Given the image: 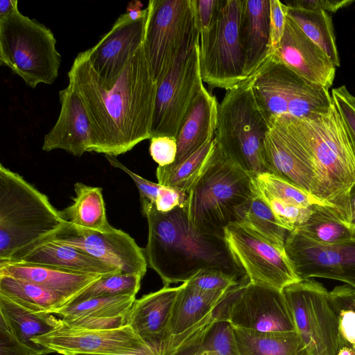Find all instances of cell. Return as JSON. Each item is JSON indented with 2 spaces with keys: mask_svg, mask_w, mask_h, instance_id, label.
Masks as SVG:
<instances>
[{
  "mask_svg": "<svg viewBox=\"0 0 355 355\" xmlns=\"http://www.w3.org/2000/svg\"><path fill=\"white\" fill-rule=\"evenodd\" d=\"M68 78L90 120V152L116 157L151 138L157 84L151 75L143 44L108 87L93 69L86 51L77 55Z\"/></svg>",
  "mask_w": 355,
  "mask_h": 355,
  "instance_id": "6da1fadb",
  "label": "cell"
},
{
  "mask_svg": "<svg viewBox=\"0 0 355 355\" xmlns=\"http://www.w3.org/2000/svg\"><path fill=\"white\" fill-rule=\"evenodd\" d=\"M148 227L144 249L148 266L164 285L186 282L199 271L220 269L239 279L244 272L232 257L223 238L200 234L191 226L185 207L168 212L155 207L145 211Z\"/></svg>",
  "mask_w": 355,
  "mask_h": 355,
  "instance_id": "7a4b0ae2",
  "label": "cell"
},
{
  "mask_svg": "<svg viewBox=\"0 0 355 355\" xmlns=\"http://www.w3.org/2000/svg\"><path fill=\"white\" fill-rule=\"evenodd\" d=\"M286 116L312 163L313 196L345 220L349 193L355 185V148L334 101L328 111L312 119Z\"/></svg>",
  "mask_w": 355,
  "mask_h": 355,
  "instance_id": "3957f363",
  "label": "cell"
},
{
  "mask_svg": "<svg viewBox=\"0 0 355 355\" xmlns=\"http://www.w3.org/2000/svg\"><path fill=\"white\" fill-rule=\"evenodd\" d=\"M69 224L48 197L0 164V261H15Z\"/></svg>",
  "mask_w": 355,
  "mask_h": 355,
  "instance_id": "277c9868",
  "label": "cell"
},
{
  "mask_svg": "<svg viewBox=\"0 0 355 355\" xmlns=\"http://www.w3.org/2000/svg\"><path fill=\"white\" fill-rule=\"evenodd\" d=\"M252 196V175L229 159L216 144L188 193L185 209L197 232L224 239L225 228L240 221Z\"/></svg>",
  "mask_w": 355,
  "mask_h": 355,
  "instance_id": "5b68a950",
  "label": "cell"
},
{
  "mask_svg": "<svg viewBox=\"0 0 355 355\" xmlns=\"http://www.w3.org/2000/svg\"><path fill=\"white\" fill-rule=\"evenodd\" d=\"M252 76L226 89L218 104L215 139L231 160L251 175L266 172L264 141L268 123L254 97Z\"/></svg>",
  "mask_w": 355,
  "mask_h": 355,
  "instance_id": "8992f818",
  "label": "cell"
},
{
  "mask_svg": "<svg viewBox=\"0 0 355 355\" xmlns=\"http://www.w3.org/2000/svg\"><path fill=\"white\" fill-rule=\"evenodd\" d=\"M50 28L23 15L17 7L0 19V64L26 85H51L58 76L61 55Z\"/></svg>",
  "mask_w": 355,
  "mask_h": 355,
  "instance_id": "52a82bcc",
  "label": "cell"
},
{
  "mask_svg": "<svg viewBox=\"0 0 355 355\" xmlns=\"http://www.w3.org/2000/svg\"><path fill=\"white\" fill-rule=\"evenodd\" d=\"M256 101L268 123L279 116L312 119L329 110V89L300 77L271 55L252 76Z\"/></svg>",
  "mask_w": 355,
  "mask_h": 355,
  "instance_id": "ba28073f",
  "label": "cell"
},
{
  "mask_svg": "<svg viewBox=\"0 0 355 355\" xmlns=\"http://www.w3.org/2000/svg\"><path fill=\"white\" fill-rule=\"evenodd\" d=\"M282 293L300 338L298 355H337L347 345L339 332L338 313L329 291L322 284L301 279Z\"/></svg>",
  "mask_w": 355,
  "mask_h": 355,
  "instance_id": "9c48e42d",
  "label": "cell"
},
{
  "mask_svg": "<svg viewBox=\"0 0 355 355\" xmlns=\"http://www.w3.org/2000/svg\"><path fill=\"white\" fill-rule=\"evenodd\" d=\"M146 8L143 45L151 75L158 84L199 30L193 0H150Z\"/></svg>",
  "mask_w": 355,
  "mask_h": 355,
  "instance_id": "30bf717a",
  "label": "cell"
},
{
  "mask_svg": "<svg viewBox=\"0 0 355 355\" xmlns=\"http://www.w3.org/2000/svg\"><path fill=\"white\" fill-rule=\"evenodd\" d=\"M242 0H221L210 27L200 33L202 80L213 87L228 89L248 78L239 40Z\"/></svg>",
  "mask_w": 355,
  "mask_h": 355,
  "instance_id": "8fae6325",
  "label": "cell"
},
{
  "mask_svg": "<svg viewBox=\"0 0 355 355\" xmlns=\"http://www.w3.org/2000/svg\"><path fill=\"white\" fill-rule=\"evenodd\" d=\"M200 68V33L184 46L157 84L150 136L175 137L194 99L204 87Z\"/></svg>",
  "mask_w": 355,
  "mask_h": 355,
  "instance_id": "7c38bea8",
  "label": "cell"
},
{
  "mask_svg": "<svg viewBox=\"0 0 355 355\" xmlns=\"http://www.w3.org/2000/svg\"><path fill=\"white\" fill-rule=\"evenodd\" d=\"M215 313L234 328L260 332H296L282 291L244 279L230 289Z\"/></svg>",
  "mask_w": 355,
  "mask_h": 355,
  "instance_id": "4fadbf2b",
  "label": "cell"
},
{
  "mask_svg": "<svg viewBox=\"0 0 355 355\" xmlns=\"http://www.w3.org/2000/svg\"><path fill=\"white\" fill-rule=\"evenodd\" d=\"M224 240L250 282L282 291L301 280L284 248L271 243L245 225L234 223L227 225Z\"/></svg>",
  "mask_w": 355,
  "mask_h": 355,
  "instance_id": "5bb4252c",
  "label": "cell"
},
{
  "mask_svg": "<svg viewBox=\"0 0 355 355\" xmlns=\"http://www.w3.org/2000/svg\"><path fill=\"white\" fill-rule=\"evenodd\" d=\"M284 250L300 279L320 277L355 286V239L322 244L294 230L288 232Z\"/></svg>",
  "mask_w": 355,
  "mask_h": 355,
  "instance_id": "9a60e30c",
  "label": "cell"
},
{
  "mask_svg": "<svg viewBox=\"0 0 355 355\" xmlns=\"http://www.w3.org/2000/svg\"><path fill=\"white\" fill-rule=\"evenodd\" d=\"M33 342L62 355H156L129 325L107 330H76L62 321L58 327L35 338Z\"/></svg>",
  "mask_w": 355,
  "mask_h": 355,
  "instance_id": "2e32d148",
  "label": "cell"
},
{
  "mask_svg": "<svg viewBox=\"0 0 355 355\" xmlns=\"http://www.w3.org/2000/svg\"><path fill=\"white\" fill-rule=\"evenodd\" d=\"M54 240L83 250L122 273L143 278L146 272L148 264L144 249L128 234L112 226L95 231L69 223Z\"/></svg>",
  "mask_w": 355,
  "mask_h": 355,
  "instance_id": "e0dca14e",
  "label": "cell"
},
{
  "mask_svg": "<svg viewBox=\"0 0 355 355\" xmlns=\"http://www.w3.org/2000/svg\"><path fill=\"white\" fill-rule=\"evenodd\" d=\"M228 291H205L182 283L173 304L163 355H178L191 347L213 320Z\"/></svg>",
  "mask_w": 355,
  "mask_h": 355,
  "instance_id": "ac0fdd59",
  "label": "cell"
},
{
  "mask_svg": "<svg viewBox=\"0 0 355 355\" xmlns=\"http://www.w3.org/2000/svg\"><path fill=\"white\" fill-rule=\"evenodd\" d=\"M264 141L266 172L273 173L313 196L315 172L309 155L286 116L269 123Z\"/></svg>",
  "mask_w": 355,
  "mask_h": 355,
  "instance_id": "d6986e66",
  "label": "cell"
},
{
  "mask_svg": "<svg viewBox=\"0 0 355 355\" xmlns=\"http://www.w3.org/2000/svg\"><path fill=\"white\" fill-rule=\"evenodd\" d=\"M146 14L132 20L125 12L92 48L86 50L88 59L103 84L112 85L130 60L144 43Z\"/></svg>",
  "mask_w": 355,
  "mask_h": 355,
  "instance_id": "ffe728a7",
  "label": "cell"
},
{
  "mask_svg": "<svg viewBox=\"0 0 355 355\" xmlns=\"http://www.w3.org/2000/svg\"><path fill=\"white\" fill-rule=\"evenodd\" d=\"M271 55L310 83L328 89L333 85L336 67L288 15L279 47Z\"/></svg>",
  "mask_w": 355,
  "mask_h": 355,
  "instance_id": "44dd1931",
  "label": "cell"
},
{
  "mask_svg": "<svg viewBox=\"0 0 355 355\" xmlns=\"http://www.w3.org/2000/svg\"><path fill=\"white\" fill-rule=\"evenodd\" d=\"M61 110L58 120L44 136L42 149H62L80 157L90 152L92 130L84 103L71 83L59 92Z\"/></svg>",
  "mask_w": 355,
  "mask_h": 355,
  "instance_id": "7402d4cb",
  "label": "cell"
},
{
  "mask_svg": "<svg viewBox=\"0 0 355 355\" xmlns=\"http://www.w3.org/2000/svg\"><path fill=\"white\" fill-rule=\"evenodd\" d=\"M182 287L164 285L135 300L126 313L127 324L156 355H163L173 304Z\"/></svg>",
  "mask_w": 355,
  "mask_h": 355,
  "instance_id": "603a6c76",
  "label": "cell"
},
{
  "mask_svg": "<svg viewBox=\"0 0 355 355\" xmlns=\"http://www.w3.org/2000/svg\"><path fill=\"white\" fill-rule=\"evenodd\" d=\"M239 30L249 78L270 56V0H242Z\"/></svg>",
  "mask_w": 355,
  "mask_h": 355,
  "instance_id": "cb8c5ba5",
  "label": "cell"
},
{
  "mask_svg": "<svg viewBox=\"0 0 355 355\" xmlns=\"http://www.w3.org/2000/svg\"><path fill=\"white\" fill-rule=\"evenodd\" d=\"M218 103L215 96L202 87L189 107L175 137L178 152L175 166L188 159L214 137Z\"/></svg>",
  "mask_w": 355,
  "mask_h": 355,
  "instance_id": "d4e9b609",
  "label": "cell"
},
{
  "mask_svg": "<svg viewBox=\"0 0 355 355\" xmlns=\"http://www.w3.org/2000/svg\"><path fill=\"white\" fill-rule=\"evenodd\" d=\"M0 275L11 276L39 285L64 297L67 300V305L102 277L14 261H0Z\"/></svg>",
  "mask_w": 355,
  "mask_h": 355,
  "instance_id": "484cf974",
  "label": "cell"
},
{
  "mask_svg": "<svg viewBox=\"0 0 355 355\" xmlns=\"http://www.w3.org/2000/svg\"><path fill=\"white\" fill-rule=\"evenodd\" d=\"M14 261L47 266L90 275L106 276L121 272L83 250L54 239L38 245Z\"/></svg>",
  "mask_w": 355,
  "mask_h": 355,
  "instance_id": "4316f807",
  "label": "cell"
},
{
  "mask_svg": "<svg viewBox=\"0 0 355 355\" xmlns=\"http://www.w3.org/2000/svg\"><path fill=\"white\" fill-rule=\"evenodd\" d=\"M0 318L21 342L33 348L52 353L45 347L34 343L33 339L58 327L62 319L52 314L33 312L1 295Z\"/></svg>",
  "mask_w": 355,
  "mask_h": 355,
  "instance_id": "83f0119b",
  "label": "cell"
},
{
  "mask_svg": "<svg viewBox=\"0 0 355 355\" xmlns=\"http://www.w3.org/2000/svg\"><path fill=\"white\" fill-rule=\"evenodd\" d=\"M73 203L61 211L71 225L95 231L110 228L102 189L78 182L74 184Z\"/></svg>",
  "mask_w": 355,
  "mask_h": 355,
  "instance_id": "f1b7e54d",
  "label": "cell"
},
{
  "mask_svg": "<svg viewBox=\"0 0 355 355\" xmlns=\"http://www.w3.org/2000/svg\"><path fill=\"white\" fill-rule=\"evenodd\" d=\"M298 233L322 244H337L355 239V228L343 220L335 210L326 205H313Z\"/></svg>",
  "mask_w": 355,
  "mask_h": 355,
  "instance_id": "f546056e",
  "label": "cell"
},
{
  "mask_svg": "<svg viewBox=\"0 0 355 355\" xmlns=\"http://www.w3.org/2000/svg\"><path fill=\"white\" fill-rule=\"evenodd\" d=\"M0 295L39 313H55L67 304L64 297L39 285L6 275H0Z\"/></svg>",
  "mask_w": 355,
  "mask_h": 355,
  "instance_id": "4dcf8cb0",
  "label": "cell"
},
{
  "mask_svg": "<svg viewBox=\"0 0 355 355\" xmlns=\"http://www.w3.org/2000/svg\"><path fill=\"white\" fill-rule=\"evenodd\" d=\"M287 7V15L326 53L336 67H340L332 18L329 12L320 9Z\"/></svg>",
  "mask_w": 355,
  "mask_h": 355,
  "instance_id": "1f68e13d",
  "label": "cell"
},
{
  "mask_svg": "<svg viewBox=\"0 0 355 355\" xmlns=\"http://www.w3.org/2000/svg\"><path fill=\"white\" fill-rule=\"evenodd\" d=\"M240 355H298L300 338L296 332H260L234 328Z\"/></svg>",
  "mask_w": 355,
  "mask_h": 355,
  "instance_id": "d6a6232c",
  "label": "cell"
},
{
  "mask_svg": "<svg viewBox=\"0 0 355 355\" xmlns=\"http://www.w3.org/2000/svg\"><path fill=\"white\" fill-rule=\"evenodd\" d=\"M216 147V141L214 138L180 164L175 166H158L156 170L158 183L177 188L188 195L204 171Z\"/></svg>",
  "mask_w": 355,
  "mask_h": 355,
  "instance_id": "836d02e7",
  "label": "cell"
},
{
  "mask_svg": "<svg viewBox=\"0 0 355 355\" xmlns=\"http://www.w3.org/2000/svg\"><path fill=\"white\" fill-rule=\"evenodd\" d=\"M239 223L280 248H284L288 231L279 223L267 203L252 190L250 201L245 207Z\"/></svg>",
  "mask_w": 355,
  "mask_h": 355,
  "instance_id": "e575fe53",
  "label": "cell"
},
{
  "mask_svg": "<svg viewBox=\"0 0 355 355\" xmlns=\"http://www.w3.org/2000/svg\"><path fill=\"white\" fill-rule=\"evenodd\" d=\"M252 189L261 196L279 199L300 207L329 206L309 192L269 172L252 175Z\"/></svg>",
  "mask_w": 355,
  "mask_h": 355,
  "instance_id": "d590c367",
  "label": "cell"
},
{
  "mask_svg": "<svg viewBox=\"0 0 355 355\" xmlns=\"http://www.w3.org/2000/svg\"><path fill=\"white\" fill-rule=\"evenodd\" d=\"M133 295L99 297L69 304L58 309L55 314L62 319L85 317H113L126 314L136 300Z\"/></svg>",
  "mask_w": 355,
  "mask_h": 355,
  "instance_id": "8d00e7d4",
  "label": "cell"
},
{
  "mask_svg": "<svg viewBox=\"0 0 355 355\" xmlns=\"http://www.w3.org/2000/svg\"><path fill=\"white\" fill-rule=\"evenodd\" d=\"M141 279L142 277L140 276L121 272L102 276L74 297L67 305L99 297L136 296L140 289Z\"/></svg>",
  "mask_w": 355,
  "mask_h": 355,
  "instance_id": "74e56055",
  "label": "cell"
},
{
  "mask_svg": "<svg viewBox=\"0 0 355 355\" xmlns=\"http://www.w3.org/2000/svg\"><path fill=\"white\" fill-rule=\"evenodd\" d=\"M193 350L210 351L217 355H240L234 327L216 313L214 318L205 329Z\"/></svg>",
  "mask_w": 355,
  "mask_h": 355,
  "instance_id": "f35d334b",
  "label": "cell"
},
{
  "mask_svg": "<svg viewBox=\"0 0 355 355\" xmlns=\"http://www.w3.org/2000/svg\"><path fill=\"white\" fill-rule=\"evenodd\" d=\"M245 278L239 279L220 269L208 268L199 271L186 282L201 291L226 292L239 285Z\"/></svg>",
  "mask_w": 355,
  "mask_h": 355,
  "instance_id": "ab89813d",
  "label": "cell"
},
{
  "mask_svg": "<svg viewBox=\"0 0 355 355\" xmlns=\"http://www.w3.org/2000/svg\"><path fill=\"white\" fill-rule=\"evenodd\" d=\"M259 196L271 209L280 225L288 232L302 225L311 212V206L303 207L279 199Z\"/></svg>",
  "mask_w": 355,
  "mask_h": 355,
  "instance_id": "60d3db41",
  "label": "cell"
},
{
  "mask_svg": "<svg viewBox=\"0 0 355 355\" xmlns=\"http://www.w3.org/2000/svg\"><path fill=\"white\" fill-rule=\"evenodd\" d=\"M331 95L355 148V96L349 92L345 85L333 88Z\"/></svg>",
  "mask_w": 355,
  "mask_h": 355,
  "instance_id": "b9f144b4",
  "label": "cell"
},
{
  "mask_svg": "<svg viewBox=\"0 0 355 355\" xmlns=\"http://www.w3.org/2000/svg\"><path fill=\"white\" fill-rule=\"evenodd\" d=\"M67 327L76 330H107L128 325L126 314L113 317H85L62 319Z\"/></svg>",
  "mask_w": 355,
  "mask_h": 355,
  "instance_id": "7bdbcfd3",
  "label": "cell"
},
{
  "mask_svg": "<svg viewBox=\"0 0 355 355\" xmlns=\"http://www.w3.org/2000/svg\"><path fill=\"white\" fill-rule=\"evenodd\" d=\"M48 352L33 348L21 342L4 320L0 318V355H45Z\"/></svg>",
  "mask_w": 355,
  "mask_h": 355,
  "instance_id": "ee69618b",
  "label": "cell"
},
{
  "mask_svg": "<svg viewBox=\"0 0 355 355\" xmlns=\"http://www.w3.org/2000/svg\"><path fill=\"white\" fill-rule=\"evenodd\" d=\"M288 7L281 1L270 0V39L269 55L279 47L284 35Z\"/></svg>",
  "mask_w": 355,
  "mask_h": 355,
  "instance_id": "f6af8a7d",
  "label": "cell"
},
{
  "mask_svg": "<svg viewBox=\"0 0 355 355\" xmlns=\"http://www.w3.org/2000/svg\"><path fill=\"white\" fill-rule=\"evenodd\" d=\"M149 153L152 159L159 166H166L174 163L178 145L174 137H153L150 139Z\"/></svg>",
  "mask_w": 355,
  "mask_h": 355,
  "instance_id": "bcb514c9",
  "label": "cell"
},
{
  "mask_svg": "<svg viewBox=\"0 0 355 355\" xmlns=\"http://www.w3.org/2000/svg\"><path fill=\"white\" fill-rule=\"evenodd\" d=\"M197 26L199 33L206 31L212 24L221 0H193Z\"/></svg>",
  "mask_w": 355,
  "mask_h": 355,
  "instance_id": "7dc6e473",
  "label": "cell"
},
{
  "mask_svg": "<svg viewBox=\"0 0 355 355\" xmlns=\"http://www.w3.org/2000/svg\"><path fill=\"white\" fill-rule=\"evenodd\" d=\"M352 0H294L283 2L288 7H297L307 9H320L327 12L337 10L353 3Z\"/></svg>",
  "mask_w": 355,
  "mask_h": 355,
  "instance_id": "c3c4849f",
  "label": "cell"
},
{
  "mask_svg": "<svg viewBox=\"0 0 355 355\" xmlns=\"http://www.w3.org/2000/svg\"><path fill=\"white\" fill-rule=\"evenodd\" d=\"M143 4L139 1H130L126 8V12L132 20H137L144 17L147 12V8L141 9Z\"/></svg>",
  "mask_w": 355,
  "mask_h": 355,
  "instance_id": "681fc988",
  "label": "cell"
},
{
  "mask_svg": "<svg viewBox=\"0 0 355 355\" xmlns=\"http://www.w3.org/2000/svg\"><path fill=\"white\" fill-rule=\"evenodd\" d=\"M17 7H18L17 0H1L0 19L10 14Z\"/></svg>",
  "mask_w": 355,
  "mask_h": 355,
  "instance_id": "f907efd6",
  "label": "cell"
},
{
  "mask_svg": "<svg viewBox=\"0 0 355 355\" xmlns=\"http://www.w3.org/2000/svg\"><path fill=\"white\" fill-rule=\"evenodd\" d=\"M354 217H355V185L352 188L349 193L345 221H348Z\"/></svg>",
  "mask_w": 355,
  "mask_h": 355,
  "instance_id": "816d5d0a",
  "label": "cell"
},
{
  "mask_svg": "<svg viewBox=\"0 0 355 355\" xmlns=\"http://www.w3.org/2000/svg\"><path fill=\"white\" fill-rule=\"evenodd\" d=\"M337 355H355V351L349 346L343 345L340 348Z\"/></svg>",
  "mask_w": 355,
  "mask_h": 355,
  "instance_id": "f5cc1de1",
  "label": "cell"
},
{
  "mask_svg": "<svg viewBox=\"0 0 355 355\" xmlns=\"http://www.w3.org/2000/svg\"><path fill=\"white\" fill-rule=\"evenodd\" d=\"M189 355H214L213 353L207 351L196 352Z\"/></svg>",
  "mask_w": 355,
  "mask_h": 355,
  "instance_id": "db71d44e",
  "label": "cell"
},
{
  "mask_svg": "<svg viewBox=\"0 0 355 355\" xmlns=\"http://www.w3.org/2000/svg\"><path fill=\"white\" fill-rule=\"evenodd\" d=\"M73 355H153V354H73Z\"/></svg>",
  "mask_w": 355,
  "mask_h": 355,
  "instance_id": "11a10c76",
  "label": "cell"
},
{
  "mask_svg": "<svg viewBox=\"0 0 355 355\" xmlns=\"http://www.w3.org/2000/svg\"><path fill=\"white\" fill-rule=\"evenodd\" d=\"M347 222H348L353 227L355 228V217L352 218Z\"/></svg>",
  "mask_w": 355,
  "mask_h": 355,
  "instance_id": "9f6ffc18",
  "label": "cell"
},
{
  "mask_svg": "<svg viewBox=\"0 0 355 355\" xmlns=\"http://www.w3.org/2000/svg\"><path fill=\"white\" fill-rule=\"evenodd\" d=\"M353 303L355 306V293H354V295H353Z\"/></svg>",
  "mask_w": 355,
  "mask_h": 355,
  "instance_id": "6f0895ef",
  "label": "cell"
},
{
  "mask_svg": "<svg viewBox=\"0 0 355 355\" xmlns=\"http://www.w3.org/2000/svg\"><path fill=\"white\" fill-rule=\"evenodd\" d=\"M353 288H354V293H355V286H353Z\"/></svg>",
  "mask_w": 355,
  "mask_h": 355,
  "instance_id": "680465c9",
  "label": "cell"
}]
</instances>
